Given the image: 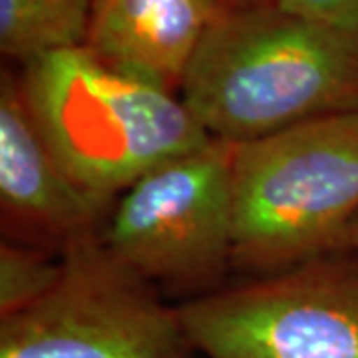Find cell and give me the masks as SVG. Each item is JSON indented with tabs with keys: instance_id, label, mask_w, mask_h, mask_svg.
Returning a JSON list of instances; mask_svg holds the SVG:
<instances>
[{
	"instance_id": "6",
	"label": "cell",
	"mask_w": 358,
	"mask_h": 358,
	"mask_svg": "<svg viewBox=\"0 0 358 358\" xmlns=\"http://www.w3.org/2000/svg\"><path fill=\"white\" fill-rule=\"evenodd\" d=\"M178 308L207 358H358V253L341 249Z\"/></svg>"
},
{
	"instance_id": "2",
	"label": "cell",
	"mask_w": 358,
	"mask_h": 358,
	"mask_svg": "<svg viewBox=\"0 0 358 358\" xmlns=\"http://www.w3.org/2000/svg\"><path fill=\"white\" fill-rule=\"evenodd\" d=\"M16 72L52 154L80 187L108 201L211 140L179 94L117 72L84 46L36 56Z\"/></svg>"
},
{
	"instance_id": "9",
	"label": "cell",
	"mask_w": 358,
	"mask_h": 358,
	"mask_svg": "<svg viewBox=\"0 0 358 358\" xmlns=\"http://www.w3.org/2000/svg\"><path fill=\"white\" fill-rule=\"evenodd\" d=\"M94 0H0V52L20 66L48 52L84 46Z\"/></svg>"
},
{
	"instance_id": "7",
	"label": "cell",
	"mask_w": 358,
	"mask_h": 358,
	"mask_svg": "<svg viewBox=\"0 0 358 358\" xmlns=\"http://www.w3.org/2000/svg\"><path fill=\"white\" fill-rule=\"evenodd\" d=\"M114 201L92 195L52 154L26 106L14 64L0 70L2 239L60 253L98 233Z\"/></svg>"
},
{
	"instance_id": "1",
	"label": "cell",
	"mask_w": 358,
	"mask_h": 358,
	"mask_svg": "<svg viewBox=\"0 0 358 358\" xmlns=\"http://www.w3.org/2000/svg\"><path fill=\"white\" fill-rule=\"evenodd\" d=\"M179 98L211 140L225 143L358 112V30L277 2L225 8L195 52Z\"/></svg>"
},
{
	"instance_id": "13",
	"label": "cell",
	"mask_w": 358,
	"mask_h": 358,
	"mask_svg": "<svg viewBox=\"0 0 358 358\" xmlns=\"http://www.w3.org/2000/svg\"><path fill=\"white\" fill-rule=\"evenodd\" d=\"M225 8H249V6H261V4H271L277 0H223Z\"/></svg>"
},
{
	"instance_id": "5",
	"label": "cell",
	"mask_w": 358,
	"mask_h": 358,
	"mask_svg": "<svg viewBox=\"0 0 358 358\" xmlns=\"http://www.w3.org/2000/svg\"><path fill=\"white\" fill-rule=\"evenodd\" d=\"M100 239L154 285L195 296L219 289L233 268L231 143L209 140L141 176L114 201Z\"/></svg>"
},
{
	"instance_id": "3",
	"label": "cell",
	"mask_w": 358,
	"mask_h": 358,
	"mask_svg": "<svg viewBox=\"0 0 358 358\" xmlns=\"http://www.w3.org/2000/svg\"><path fill=\"white\" fill-rule=\"evenodd\" d=\"M233 268L281 273L343 249L358 217V112L231 143Z\"/></svg>"
},
{
	"instance_id": "8",
	"label": "cell",
	"mask_w": 358,
	"mask_h": 358,
	"mask_svg": "<svg viewBox=\"0 0 358 358\" xmlns=\"http://www.w3.org/2000/svg\"><path fill=\"white\" fill-rule=\"evenodd\" d=\"M223 0H94L84 48L128 76L179 94Z\"/></svg>"
},
{
	"instance_id": "11",
	"label": "cell",
	"mask_w": 358,
	"mask_h": 358,
	"mask_svg": "<svg viewBox=\"0 0 358 358\" xmlns=\"http://www.w3.org/2000/svg\"><path fill=\"white\" fill-rule=\"evenodd\" d=\"M277 4L289 13L358 30V0H277Z\"/></svg>"
},
{
	"instance_id": "12",
	"label": "cell",
	"mask_w": 358,
	"mask_h": 358,
	"mask_svg": "<svg viewBox=\"0 0 358 358\" xmlns=\"http://www.w3.org/2000/svg\"><path fill=\"white\" fill-rule=\"evenodd\" d=\"M343 249L357 251L358 253V217L350 223V227H348V231H346L345 241H343Z\"/></svg>"
},
{
	"instance_id": "4",
	"label": "cell",
	"mask_w": 358,
	"mask_h": 358,
	"mask_svg": "<svg viewBox=\"0 0 358 358\" xmlns=\"http://www.w3.org/2000/svg\"><path fill=\"white\" fill-rule=\"evenodd\" d=\"M60 282L34 307L0 319V358H192L178 307L131 271L100 231L62 251Z\"/></svg>"
},
{
	"instance_id": "10",
	"label": "cell",
	"mask_w": 358,
	"mask_h": 358,
	"mask_svg": "<svg viewBox=\"0 0 358 358\" xmlns=\"http://www.w3.org/2000/svg\"><path fill=\"white\" fill-rule=\"evenodd\" d=\"M62 255L13 239L0 241V319L34 307L60 282Z\"/></svg>"
}]
</instances>
